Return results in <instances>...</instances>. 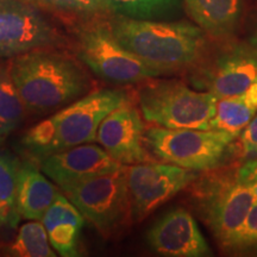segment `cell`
I'll return each instance as SVG.
<instances>
[{"mask_svg":"<svg viewBox=\"0 0 257 257\" xmlns=\"http://www.w3.org/2000/svg\"><path fill=\"white\" fill-rule=\"evenodd\" d=\"M9 68L28 113L35 115L54 113L93 91L82 63L59 48L12 57Z\"/></svg>","mask_w":257,"mask_h":257,"instance_id":"1","label":"cell"},{"mask_svg":"<svg viewBox=\"0 0 257 257\" xmlns=\"http://www.w3.org/2000/svg\"><path fill=\"white\" fill-rule=\"evenodd\" d=\"M106 21L121 46L163 74L193 69L206 59L207 35L198 25L118 15Z\"/></svg>","mask_w":257,"mask_h":257,"instance_id":"2","label":"cell"},{"mask_svg":"<svg viewBox=\"0 0 257 257\" xmlns=\"http://www.w3.org/2000/svg\"><path fill=\"white\" fill-rule=\"evenodd\" d=\"M118 89L92 91L72 104L54 112L53 115L32 126L21 144L32 160L95 141L102 120L118 106L128 100Z\"/></svg>","mask_w":257,"mask_h":257,"instance_id":"3","label":"cell"},{"mask_svg":"<svg viewBox=\"0 0 257 257\" xmlns=\"http://www.w3.org/2000/svg\"><path fill=\"white\" fill-rule=\"evenodd\" d=\"M106 17L83 21L70 27L74 55L83 66L104 81L134 85L162 75L124 48L113 36Z\"/></svg>","mask_w":257,"mask_h":257,"instance_id":"4","label":"cell"},{"mask_svg":"<svg viewBox=\"0 0 257 257\" xmlns=\"http://www.w3.org/2000/svg\"><path fill=\"white\" fill-rule=\"evenodd\" d=\"M217 96L179 80H147L137 89L141 113L148 123L167 128L211 130Z\"/></svg>","mask_w":257,"mask_h":257,"instance_id":"5","label":"cell"},{"mask_svg":"<svg viewBox=\"0 0 257 257\" xmlns=\"http://www.w3.org/2000/svg\"><path fill=\"white\" fill-rule=\"evenodd\" d=\"M234 140L232 135L218 130L167 128L155 125L144 131V142L153 156L161 162L194 172H207L223 165Z\"/></svg>","mask_w":257,"mask_h":257,"instance_id":"6","label":"cell"},{"mask_svg":"<svg viewBox=\"0 0 257 257\" xmlns=\"http://www.w3.org/2000/svg\"><path fill=\"white\" fill-rule=\"evenodd\" d=\"M80 213L104 237L114 236L133 223L126 166L60 188Z\"/></svg>","mask_w":257,"mask_h":257,"instance_id":"7","label":"cell"},{"mask_svg":"<svg viewBox=\"0 0 257 257\" xmlns=\"http://www.w3.org/2000/svg\"><path fill=\"white\" fill-rule=\"evenodd\" d=\"M69 40L43 12L24 0H0V59L43 48H66Z\"/></svg>","mask_w":257,"mask_h":257,"instance_id":"8","label":"cell"},{"mask_svg":"<svg viewBox=\"0 0 257 257\" xmlns=\"http://www.w3.org/2000/svg\"><path fill=\"white\" fill-rule=\"evenodd\" d=\"M198 180V173L166 162L126 166V185L133 221H142L161 205Z\"/></svg>","mask_w":257,"mask_h":257,"instance_id":"9","label":"cell"},{"mask_svg":"<svg viewBox=\"0 0 257 257\" xmlns=\"http://www.w3.org/2000/svg\"><path fill=\"white\" fill-rule=\"evenodd\" d=\"M197 198L202 218L221 246L239 230L255 204L251 186L239 184L234 176L208 180L199 187Z\"/></svg>","mask_w":257,"mask_h":257,"instance_id":"10","label":"cell"},{"mask_svg":"<svg viewBox=\"0 0 257 257\" xmlns=\"http://www.w3.org/2000/svg\"><path fill=\"white\" fill-rule=\"evenodd\" d=\"M194 70L193 82L218 99L238 96L257 82V55L248 46L233 44L208 62L204 60Z\"/></svg>","mask_w":257,"mask_h":257,"instance_id":"11","label":"cell"},{"mask_svg":"<svg viewBox=\"0 0 257 257\" xmlns=\"http://www.w3.org/2000/svg\"><path fill=\"white\" fill-rule=\"evenodd\" d=\"M144 124L138 108L128 99L99 125L95 141L123 166L153 161L144 142Z\"/></svg>","mask_w":257,"mask_h":257,"instance_id":"12","label":"cell"},{"mask_svg":"<svg viewBox=\"0 0 257 257\" xmlns=\"http://www.w3.org/2000/svg\"><path fill=\"white\" fill-rule=\"evenodd\" d=\"M156 253L167 257H206L212 250L197 221L186 208H175L156 221L147 233Z\"/></svg>","mask_w":257,"mask_h":257,"instance_id":"13","label":"cell"},{"mask_svg":"<svg viewBox=\"0 0 257 257\" xmlns=\"http://www.w3.org/2000/svg\"><path fill=\"white\" fill-rule=\"evenodd\" d=\"M36 162L43 174L60 188L95 175L114 173L124 167L102 148L89 143L50 154Z\"/></svg>","mask_w":257,"mask_h":257,"instance_id":"14","label":"cell"},{"mask_svg":"<svg viewBox=\"0 0 257 257\" xmlns=\"http://www.w3.org/2000/svg\"><path fill=\"white\" fill-rule=\"evenodd\" d=\"M42 224L54 250L63 257L79 256V238L85 217L63 193H60L48 208Z\"/></svg>","mask_w":257,"mask_h":257,"instance_id":"15","label":"cell"},{"mask_svg":"<svg viewBox=\"0 0 257 257\" xmlns=\"http://www.w3.org/2000/svg\"><path fill=\"white\" fill-rule=\"evenodd\" d=\"M186 11L202 31L216 40H229L242 21L244 0H184Z\"/></svg>","mask_w":257,"mask_h":257,"instance_id":"16","label":"cell"},{"mask_svg":"<svg viewBox=\"0 0 257 257\" xmlns=\"http://www.w3.org/2000/svg\"><path fill=\"white\" fill-rule=\"evenodd\" d=\"M49 178L32 162H23L18 172V211L25 220H42L60 194Z\"/></svg>","mask_w":257,"mask_h":257,"instance_id":"17","label":"cell"},{"mask_svg":"<svg viewBox=\"0 0 257 257\" xmlns=\"http://www.w3.org/2000/svg\"><path fill=\"white\" fill-rule=\"evenodd\" d=\"M21 162L0 152V229H17L22 217L18 211V172Z\"/></svg>","mask_w":257,"mask_h":257,"instance_id":"18","label":"cell"},{"mask_svg":"<svg viewBox=\"0 0 257 257\" xmlns=\"http://www.w3.org/2000/svg\"><path fill=\"white\" fill-rule=\"evenodd\" d=\"M42 12L54 15L69 27L111 15L105 0H24Z\"/></svg>","mask_w":257,"mask_h":257,"instance_id":"19","label":"cell"},{"mask_svg":"<svg viewBox=\"0 0 257 257\" xmlns=\"http://www.w3.org/2000/svg\"><path fill=\"white\" fill-rule=\"evenodd\" d=\"M27 108L16 87L9 63L0 64V138L5 140L21 126L25 117Z\"/></svg>","mask_w":257,"mask_h":257,"instance_id":"20","label":"cell"},{"mask_svg":"<svg viewBox=\"0 0 257 257\" xmlns=\"http://www.w3.org/2000/svg\"><path fill=\"white\" fill-rule=\"evenodd\" d=\"M10 257H55L56 252L48 238L41 220H28L19 227L16 238L3 249Z\"/></svg>","mask_w":257,"mask_h":257,"instance_id":"21","label":"cell"},{"mask_svg":"<svg viewBox=\"0 0 257 257\" xmlns=\"http://www.w3.org/2000/svg\"><path fill=\"white\" fill-rule=\"evenodd\" d=\"M111 15L135 19L159 21L168 18L180 9L184 0H105Z\"/></svg>","mask_w":257,"mask_h":257,"instance_id":"22","label":"cell"},{"mask_svg":"<svg viewBox=\"0 0 257 257\" xmlns=\"http://www.w3.org/2000/svg\"><path fill=\"white\" fill-rule=\"evenodd\" d=\"M255 113L256 111L250 108L240 95L217 99L216 113L211 120V130L224 131L237 138L255 117Z\"/></svg>","mask_w":257,"mask_h":257,"instance_id":"23","label":"cell"},{"mask_svg":"<svg viewBox=\"0 0 257 257\" xmlns=\"http://www.w3.org/2000/svg\"><path fill=\"white\" fill-rule=\"evenodd\" d=\"M223 248L237 253L257 251V202L253 204L239 230Z\"/></svg>","mask_w":257,"mask_h":257,"instance_id":"24","label":"cell"},{"mask_svg":"<svg viewBox=\"0 0 257 257\" xmlns=\"http://www.w3.org/2000/svg\"><path fill=\"white\" fill-rule=\"evenodd\" d=\"M239 149L245 159H257V115L239 135Z\"/></svg>","mask_w":257,"mask_h":257,"instance_id":"25","label":"cell"},{"mask_svg":"<svg viewBox=\"0 0 257 257\" xmlns=\"http://www.w3.org/2000/svg\"><path fill=\"white\" fill-rule=\"evenodd\" d=\"M234 178L243 185L251 186L257 184V159L246 160L242 166L238 167Z\"/></svg>","mask_w":257,"mask_h":257,"instance_id":"26","label":"cell"},{"mask_svg":"<svg viewBox=\"0 0 257 257\" xmlns=\"http://www.w3.org/2000/svg\"><path fill=\"white\" fill-rule=\"evenodd\" d=\"M243 101L249 106L250 108L257 111V82H253L249 86L248 89L240 95Z\"/></svg>","mask_w":257,"mask_h":257,"instance_id":"27","label":"cell"},{"mask_svg":"<svg viewBox=\"0 0 257 257\" xmlns=\"http://www.w3.org/2000/svg\"><path fill=\"white\" fill-rule=\"evenodd\" d=\"M248 47L257 55V23L255 25V28L252 29L251 34H250V36H249Z\"/></svg>","mask_w":257,"mask_h":257,"instance_id":"28","label":"cell"},{"mask_svg":"<svg viewBox=\"0 0 257 257\" xmlns=\"http://www.w3.org/2000/svg\"><path fill=\"white\" fill-rule=\"evenodd\" d=\"M251 191L253 194V200H255V202H257V184L251 185Z\"/></svg>","mask_w":257,"mask_h":257,"instance_id":"29","label":"cell"},{"mask_svg":"<svg viewBox=\"0 0 257 257\" xmlns=\"http://www.w3.org/2000/svg\"><path fill=\"white\" fill-rule=\"evenodd\" d=\"M0 142H2V138H0Z\"/></svg>","mask_w":257,"mask_h":257,"instance_id":"30","label":"cell"}]
</instances>
